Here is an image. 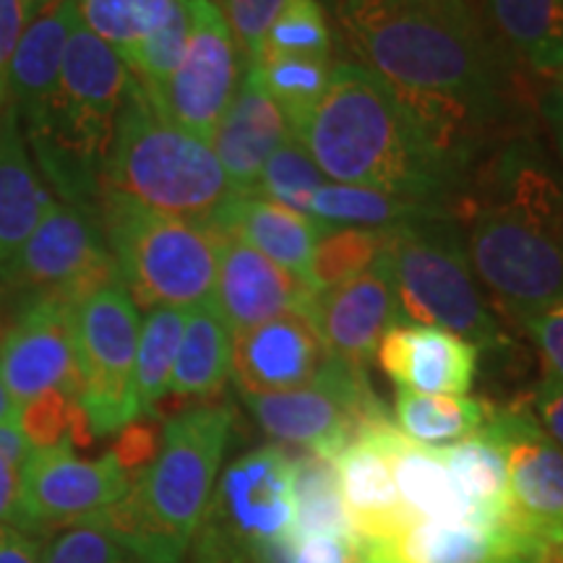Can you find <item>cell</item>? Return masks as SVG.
I'll return each instance as SVG.
<instances>
[{
  "instance_id": "6da1fadb",
  "label": "cell",
  "mask_w": 563,
  "mask_h": 563,
  "mask_svg": "<svg viewBox=\"0 0 563 563\" xmlns=\"http://www.w3.org/2000/svg\"><path fill=\"white\" fill-rule=\"evenodd\" d=\"M352 63L391 84L422 121L477 150L509 110L506 63L473 0H323Z\"/></svg>"
},
{
  "instance_id": "7a4b0ae2",
  "label": "cell",
  "mask_w": 563,
  "mask_h": 563,
  "mask_svg": "<svg viewBox=\"0 0 563 563\" xmlns=\"http://www.w3.org/2000/svg\"><path fill=\"white\" fill-rule=\"evenodd\" d=\"M292 136L327 180L446 209L464 199L475 159L422 121L391 84L352 60L334 63L327 91Z\"/></svg>"
},
{
  "instance_id": "3957f363",
  "label": "cell",
  "mask_w": 563,
  "mask_h": 563,
  "mask_svg": "<svg viewBox=\"0 0 563 563\" xmlns=\"http://www.w3.org/2000/svg\"><path fill=\"white\" fill-rule=\"evenodd\" d=\"M464 249L477 282L517 323L563 298V186L530 144L493 162Z\"/></svg>"
},
{
  "instance_id": "277c9868",
  "label": "cell",
  "mask_w": 563,
  "mask_h": 563,
  "mask_svg": "<svg viewBox=\"0 0 563 563\" xmlns=\"http://www.w3.org/2000/svg\"><path fill=\"white\" fill-rule=\"evenodd\" d=\"M235 412L199 405L167 420L152 462L129 490L91 517L97 527L146 563H183L220 477Z\"/></svg>"
},
{
  "instance_id": "5b68a950",
  "label": "cell",
  "mask_w": 563,
  "mask_h": 563,
  "mask_svg": "<svg viewBox=\"0 0 563 563\" xmlns=\"http://www.w3.org/2000/svg\"><path fill=\"white\" fill-rule=\"evenodd\" d=\"M102 178L104 191L209 228L238 196L207 141L167 121L136 79L115 118Z\"/></svg>"
},
{
  "instance_id": "8992f818",
  "label": "cell",
  "mask_w": 563,
  "mask_h": 563,
  "mask_svg": "<svg viewBox=\"0 0 563 563\" xmlns=\"http://www.w3.org/2000/svg\"><path fill=\"white\" fill-rule=\"evenodd\" d=\"M133 76L121 55L76 24L63 55L60 81L51 108L26 121L40 162L55 186L81 196L104 173L112 131Z\"/></svg>"
},
{
  "instance_id": "52a82bcc",
  "label": "cell",
  "mask_w": 563,
  "mask_h": 563,
  "mask_svg": "<svg viewBox=\"0 0 563 563\" xmlns=\"http://www.w3.org/2000/svg\"><path fill=\"white\" fill-rule=\"evenodd\" d=\"M100 228L136 308L191 311L214 298L222 243L214 228L162 214L112 191L102 196Z\"/></svg>"
},
{
  "instance_id": "ba28073f",
  "label": "cell",
  "mask_w": 563,
  "mask_h": 563,
  "mask_svg": "<svg viewBox=\"0 0 563 563\" xmlns=\"http://www.w3.org/2000/svg\"><path fill=\"white\" fill-rule=\"evenodd\" d=\"M389 264L405 321L446 329L477 350H501L506 334L470 264L454 217L389 230Z\"/></svg>"
},
{
  "instance_id": "9c48e42d",
  "label": "cell",
  "mask_w": 563,
  "mask_h": 563,
  "mask_svg": "<svg viewBox=\"0 0 563 563\" xmlns=\"http://www.w3.org/2000/svg\"><path fill=\"white\" fill-rule=\"evenodd\" d=\"M292 454L279 443L238 456L217 477L186 559L191 563H277L292 534Z\"/></svg>"
},
{
  "instance_id": "30bf717a",
  "label": "cell",
  "mask_w": 563,
  "mask_h": 563,
  "mask_svg": "<svg viewBox=\"0 0 563 563\" xmlns=\"http://www.w3.org/2000/svg\"><path fill=\"white\" fill-rule=\"evenodd\" d=\"M241 399L258 428L279 446H298L323 460H334L365 426L386 418L365 368L334 355L298 389L241 394Z\"/></svg>"
},
{
  "instance_id": "8fae6325",
  "label": "cell",
  "mask_w": 563,
  "mask_h": 563,
  "mask_svg": "<svg viewBox=\"0 0 563 563\" xmlns=\"http://www.w3.org/2000/svg\"><path fill=\"white\" fill-rule=\"evenodd\" d=\"M139 308L121 282L74 302L79 407L91 435H115L141 418L136 402Z\"/></svg>"
},
{
  "instance_id": "7c38bea8",
  "label": "cell",
  "mask_w": 563,
  "mask_h": 563,
  "mask_svg": "<svg viewBox=\"0 0 563 563\" xmlns=\"http://www.w3.org/2000/svg\"><path fill=\"white\" fill-rule=\"evenodd\" d=\"M186 9L188 40L178 68L157 91H144L167 121L209 144L243 79L245 58L220 5L186 0Z\"/></svg>"
},
{
  "instance_id": "4fadbf2b",
  "label": "cell",
  "mask_w": 563,
  "mask_h": 563,
  "mask_svg": "<svg viewBox=\"0 0 563 563\" xmlns=\"http://www.w3.org/2000/svg\"><path fill=\"white\" fill-rule=\"evenodd\" d=\"M131 475L108 452L84 460L74 443L34 449L21 467V496L16 530L37 540L53 538L68 527L87 525L129 490Z\"/></svg>"
},
{
  "instance_id": "5bb4252c",
  "label": "cell",
  "mask_w": 563,
  "mask_h": 563,
  "mask_svg": "<svg viewBox=\"0 0 563 563\" xmlns=\"http://www.w3.org/2000/svg\"><path fill=\"white\" fill-rule=\"evenodd\" d=\"M5 285L30 287L34 295H53L79 302L95 290L121 282L102 228L74 203L55 201L16 256L0 269Z\"/></svg>"
},
{
  "instance_id": "9a60e30c",
  "label": "cell",
  "mask_w": 563,
  "mask_h": 563,
  "mask_svg": "<svg viewBox=\"0 0 563 563\" xmlns=\"http://www.w3.org/2000/svg\"><path fill=\"white\" fill-rule=\"evenodd\" d=\"M483 431L501 449L514 527L534 545L563 534V449L543 431L527 399L493 405Z\"/></svg>"
},
{
  "instance_id": "2e32d148",
  "label": "cell",
  "mask_w": 563,
  "mask_h": 563,
  "mask_svg": "<svg viewBox=\"0 0 563 563\" xmlns=\"http://www.w3.org/2000/svg\"><path fill=\"white\" fill-rule=\"evenodd\" d=\"M0 378L19 407L45 391H63L79 402L74 302L34 295L0 340Z\"/></svg>"
},
{
  "instance_id": "e0dca14e",
  "label": "cell",
  "mask_w": 563,
  "mask_h": 563,
  "mask_svg": "<svg viewBox=\"0 0 563 563\" xmlns=\"http://www.w3.org/2000/svg\"><path fill=\"white\" fill-rule=\"evenodd\" d=\"M302 316L334 357L368 368L386 332L405 321L389 253L355 277L313 292Z\"/></svg>"
},
{
  "instance_id": "ac0fdd59",
  "label": "cell",
  "mask_w": 563,
  "mask_h": 563,
  "mask_svg": "<svg viewBox=\"0 0 563 563\" xmlns=\"http://www.w3.org/2000/svg\"><path fill=\"white\" fill-rule=\"evenodd\" d=\"M313 292L298 274L282 269L238 238L222 235L211 306L228 323L232 336L277 316H302Z\"/></svg>"
},
{
  "instance_id": "d6986e66",
  "label": "cell",
  "mask_w": 563,
  "mask_h": 563,
  "mask_svg": "<svg viewBox=\"0 0 563 563\" xmlns=\"http://www.w3.org/2000/svg\"><path fill=\"white\" fill-rule=\"evenodd\" d=\"M332 352L306 316L287 313L232 336V382L241 394L298 389L323 368Z\"/></svg>"
},
{
  "instance_id": "ffe728a7",
  "label": "cell",
  "mask_w": 563,
  "mask_h": 563,
  "mask_svg": "<svg viewBox=\"0 0 563 563\" xmlns=\"http://www.w3.org/2000/svg\"><path fill=\"white\" fill-rule=\"evenodd\" d=\"M538 545L509 525L477 519H420L386 543H365L361 555L384 563H532Z\"/></svg>"
},
{
  "instance_id": "44dd1931",
  "label": "cell",
  "mask_w": 563,
  "mask_h": 563,
  "mask_svg": "<svg viewBox=\"0 0 563 563\" xmlns=\"http://www.w3.org/2000/svg\"><path fill=\"white\" fill-rule=\"evenodd\" d=\"M481 350L446 329L402 321L378 344L376 363L397 389L415 394H467Z\"/></svg>"
},
{
  "instance_id": "7402d4cb",
  "label": "cell",
  "mask_w": 563,
  "mask_h": 563,
  "mask_svg": "<svg viewBox=\"0 0 563 563\" xmlns=\"http://www.w3.org/2000/svg\"><path fill=\"white\" fill-rule=\"evenodd\" d=\"M290 136V123L266 91L258 70L245 63L235 97L209 141L232 188L238 194L256 191L266 159Z\"/></svg>"
},
{
  "instance_id": "603a6c76",
  "label": "cell",
  "mask_w": 563,
  "mask_h": 563,
  "mask_svg": "<svg viewBox=\"0 0 563 563\" xmlns=\"http://www.w3.org/2000/svg\"><path fill=\"white\" fill-rule=\"evenodd\" d=\"M332 462L340 477L344 509L350 514L352 530L361 545L386 543L420 522L405 509L394 483L389 456L371 433L361 431Z\"/></svg>"
},
{
  "instance_id": "cb8c5ba5",
  "label": "cell",
  "mask_w": 563,
  "mask_h": 563,
  "mask_svg": "<svg viewBox=\"0 0 563 563\" xmlns=\"http://www.w3.org/2000/svg\"><path fill=\"white\" fill-rule=\"evenodd\" d=\"M211 228L220 235L238 238L241 243L251 245L282 269L298 274L308 285H311L308 269H311L316 245L332 230L313 217L298 214L256 194H238L211 222Z\"/></svg>"
},
{
  "instance_id": "d4e9b609",
  "label": "cell",
  "mask_w": 563,
  "mask_h": 563,
  "mask_svg": "<svg viewBox=\"0 0 563 563\" xmlns=\"http://www.w3.org/2000/svg\"><path fill=\"white\" fill-rule=\"evenodd\" d=\"M389 456L394 483L405 509L418 519H475L473 504L460 490L439 449L418 443L386 415L363 428Z\"/></svg>"
},
{
  "instance_id": "484cf974",
  "label": "cell",
  "mask_w": 563,
  "mask_h": 563,
  "mask_svg": "<svg viewBox=\"0 0 563 563\" xmlns=\"http://www.w3.org/2000/svg\"><path fill=\"white\" fill-rule=\"evenodd\" d=\"M79 24L76 0H55L30 21L9 68V102L26 121L51 108L60 81L63 55Z\"/></svg>"
},
{
  "instance_id": "4316f807",
  "label": "cell",
  "mask_w": 563,
  "mask_h": 563,
  "mask_svg": "<svg viewBox=\"0 0 563 563\" xmlns=\"http://www.w3.org/2000/svg\"><path fill=\"white\" fill-rule=\"evenodd\" d=\"M21 115L9 102L0 110V269L16 256L55 203L21 136Z\"/></svg>"
},
{
  "instance_id": "83f0119b",
  "label": "cell",
  "mask_w": 563,
  "mask_h": 563,
  "mask_svg": "<svg viewBox=\"0 0 563 563\" xmlns=\"http://www.w3.org/2000/svg\"><path fill=\"white\" fill-rule=\"evenodd\" d=\"M232 376V334L211 302L188 311L186 329L173 365L170 394L186 399H209L224 389Z\"/></svg>"
},
{
  "instance_id": "f1b7e54d",
  "label": "cell",
  "mask_w": 563,
  "mask_h": 563,
  "mask_svg": "<svg viewBox=\"0 0 563 563\" xmlns=\"http://www.w3.org/2000/svg\"><path fill=\"white\" fill-rule=\"evenodd\" d=\"M488 26L543 76L563 70V0H485Z\"/></svg>"
},
{
  "instance_id": "f546056e",
  "label": "cell",
  "mask_w": 563,
  "mask_h": 563,
  "mask_svg": "<svg viewBox=\"0 0 563 563\" xmlns=\"http://www.w3.org/2000/svg\"><path fill=\"white\" fill-rule=\"evenodd\" d=\"M311 217L327 228H363V230H391L402 224L452 217V209L402 199L376 188L344 186V183H323L311 199Z\"/></svg>"
},
{
  "instance_id": "4dcf8cb0",
  "label": "cell",
  "mask_w": 563,
  "mask_h": 563,
  "mask_svg": "<svg viewBox=\"0 0 563 563\" xmlns=\"http://www.w3.org/2000/svg\"><path fill=\"white\" fill-rule=\"evenodd\" d=\"M435 449L446 462L449 473L454 475L460 490L473 504L477 522L509 525V473H506V460L498 443L481 428L467 439Z\"/></svg>"
},
{
  "instance_id": "1f68e13d",
  "label": "cell",
  "mask_w": 563,
  "mask_h": 563,
  "mask_svg": "<svg viewBox=\"0 0 563 563\" xmlns=\"http://www.w3.org/2000/svg\"><path fill=\"white\" fill-rule=\"evenodd\" d=\"M493 405L470 394H415L397 389L394 426L426 446H449L481 431Z\"/></svg>"
},
{
  "instance_id": "d6a6232c",
  "label": "cell",
  "mask_w": 563,
  "mask_h": 563,
  "mask_svg": "<svg viewBox=\"0 0 563 563\" xmlns=\"http://www.w3.org/2000/svg\"><path fill=\"white\" fill-rule=\"evenodd\" d=\"M292 534H334L357 540L332 460L308 452L292 456Z\"/></svg>"
},
{
  "instance_id": "836d02e7",
  "label": "cell",
  "mask_w": 563,
  "mask_h": 563,
  "mask_svg": "<svg viewBox=\"0 0 563 563\" xmlns=\"http://www.w3.org/2000/svg\"><path fill=\"white\" fill-rule=\"evenodd\" d=\"M186 319V308H152L141 321L136 347V402L141 415H152L170 394L173 365Z\"/></svg>"
},
{
  "instance_id": "e575fe53",
  "label": "cell",
  "mask_w": 563,
  "mask_h": 563,
  "mask_svg": "<svg viewBox=\"0 0 563 563\" xmlns=\"http://www.w3.org/2000/svg\"><path fill=\"white\" fill-rule=\"evenodd\" d=\"M249 66L258 70L266 91L295 133L327 91L334 60L306 58V55H262Z\"/></svg>"
},
{
  "instance_id": "d590c367",
  "label": "cell",
  "mask_w": 563,
  "mask_h": 563,
  "mask_svg": "<svg viewBox=\"0 0 563 563\" xmlns=\"http://www.w3.org/2000/svg\"><path fill=\"white\" fill-rule=\"evenodd\" d=\"M180 0H76L79 21L125 60L178 11Z\"/></svg>"
},
{
  "instance_id": "8d00e7d4",
  "label": "cell",
  "mask_w": 563,
  "mask_h": 563,
  "mask_svg": "<svg viewBox=\"0 0 563 563\" xmlns=\"http://www.w3.org/2000/svg\"><path fill=\"white\" fill-rule=\"evenodd\" d=\"M389 243V230L336 228L329 230L316 245L308 279L316 292L355 277L376 264Z\"/></svg>"
},
{
  "instance_id": "74e56055",
  "label": "cell",
  "mask_w": 563,
  "mask_h": 563,
  "mask_svg": "<svg viewBox=\"0 0 563 563\" xmlns=\"http://www.w3.org/2000/svg\"><path fill=\"white\" fill-rule=\"evenodd\" d=\"M323 183H327V175L321 173V167L316 165L306 146L290 136L266 159L253 194L298 211V214L311 217V199Z\"/></svg>"
},
{
  "instance_id": "f35d334b",
  "label": "cell",
  "mask_w": 563,
  "mask_h": 563,
  "mask_svg": "<svg viewBox=\"0 0 563 563\" xmlns=\"http://www.w3.org/2000/svg\"><path fill=\"white\" fill-rule=\"evenodd\" d=\"M332 21L321 0H285L262 45V55H306L332 60ZM256 58V60H258Z\"/></svg>"
},
{
  "instance_id": "ab89813d",
  "label": "cell",
  "mask_w": 563,
  "mask_h": 563,
  "mask_svg": "<svg viewBox=\"0 0 563 563\" xmlns=\"http://www.w3.org/2000/svg\"><path fill=\"white\" fill-rule=\"evenodd\" d=\"M16 426L30 449H53L60 443H89L91 431L79 402L63 391H45L19 407Z\"/></svg>"
},
{
  "instance_id": "60d3db41",
  "label": "cell",
  "mask_w": 563,
  "mask_h": 563,
  "mask_svg": "<svg viewBox=\"0 0 563 563\" xmlns=\"http://www.w3.org/2000/svg\"><path fill=\"white\" fill-rule=\"evenodd\" d=\"M188 40V9L186 0H180L178 11L173 13L157 32L150 34L123 63L129 66L131 76L146 91H157L162 84L173 76L186 51Z\"/></svg>"
},
{
  "instance_id": "b9f144b4",
  "label": "cell",
  "mask_w": 563,
  "mask_h": 563,
  "mask_svg": "<svg viewBox=\"0 0 563 563\" xmlns=\"http://www.w3.org/2000/svg\"><path fill=\"white\" fill-rule=\"evenodd\" d=\"M45 563H146L91 525L68 527L45 540Z\"/></svg>"
},
{
  "instance_id": "7bdbcfd3",
  "label": "cell",
  "mask_w": 563,
  "mask_h": 563,
  "mask_svg": "<svg viewBox=\"0 0 563 563\" xmlns=\"http://www.w3.org/2000/svg\"><path fill=\"white\" fill-rule=\"evenodd\" d=\"M282 5H285V0H222L220 3L245 63L258 58L266 32H269Z\"/></svg>"
},
{
  "instance_id": "ee69618b",
  "label": "cell",
  "mask_w": 563,
  "mask_h": 563,
  "mask_svg": "<svg viewBox=\"0 0 563 563\" xmlns=\"http://www.w3.org/2000/svg\"><path fill=\"white\" fill-rule=\"evenodd\" d=\"M277 563H363L361 543L334 534H292Z\"/></svg>"
},
{
  "instance_id": "f6af8a7d",
  "label": "cell",
  "mask_w": 563,
  "mask_h": 563,
  "mask_svg": "<svg viewBox=\"0 0 563 563\" xmlns=\"http://www.w3.org/2000/svg\"><path fill=\"white\" fill-rule=\"evenodd\" d=\"M519 327H525V332L530 334L534 347H538L545 363V373L563 382V298L543 308V311L532 313Z\"/></svg>"
},
{
  "instance_id": "bcb514c9",
  "label": "cell",
  "mask_w": 563,
  "mask_h": 563,
  "mask_svg": "<svg viewBox=\"0 0 563 563\" xmlns=\"http://www.w3.org/2000/svg\"><path fill=\"white\" fill-rule=\"evenodd\" d=\"M30 21L26 0H0V110L9 104V68Z\"/></svg>"
},
{
  "instance_id": "7dc6e473",
  "label": "cell",
  "mask_w": 563,
  "mask_h": 563,
  "mask_svg": "<svg viewBox=\"0 0 563 563\" xmlns=\"http://www.w3.org/2000/svg\"><path fill=\"white\" fill-rule=\"evenodd\" d=\"M543 431L563 449V382L545 373L527 399Z\"/></svg>"
},
{
  "instance_id": "c3c4849f",
  "label": "cell",
  "mask_w": 563,
  "mask_h": 563,
  "mask_svg": "<svg viewBox=\"0 0 563 563\" xmlns=\"http://www.w3.org/2000/svg\"><path fill=\"white\" fill-rule=\"evenodd\" d=\"M0 563H45V540L0 525Z\"/></svg>"
},
{
  "instance_id": "681fc988",
  "label": "cell",
  "mask_w": 563,
  "mask_h": 563,
  "mask_svg": "<svg viewBox=\"0 0 563 563\" xmlns=\"http://www.w3.org/2000/svg\"><path fill=\"white\" fill-rule=\"evenodd\" d=\"M21 467L24 464L13 462L0 454V525H16L19 517V496H21Z\"/></svg>"
},
{
  "instance_id": "f907efd6",
  "label": "cell",
  "mask_w": 563,
  "mask_h": 563,
  "mask_svg": "<svg viewBox=\"0 0 563 563\" xmlns=\"http://www.w3.org/2000/svg\"><path fill=\"white\" fill-rule=\"evenodd\" d=\"M540 110H543L548 131H551L553 146H555V152H559V159L563 167V91L559 87L545 91L543 102H540Z\"/></svg>"
},
{
  "instance_id": "816d5d0a",
  "label": "cell",
  "mask_w": 563,
  "mask_h": 563,
  "mask_svg": "<svg viewBox=\"0 0 563 563\" xmlns=\"http://www.w3.org/2000/svg\"><path fill=\"white\" fill-rule=\"evenodd\" d=\"M0 454L21 464L30 460L32 449L24 435H21L16 422H0Z\"/></svg>"
},
{
  "instance_id": "f5cc1de1",
  "label": "cell",
  "mask_w": 563,
  "mask_h": 563,
  "mask_svg": "<svg viewBox=\"0 0 563 563\" xmlns=\"http://www.w3.org/2000/svg\"><path fill=\"white\" fill-rule=\"evenodd\" d=\"M532 563H563V534L540 545Z\"/></svg>"
},
{
  "instance_id": "db71d44e",
  "label": "cell",
  "mask_w": 563,
  "mask_h": 563,
  "mask_svg": "<svg viewBox=\"0 0 563 563\" xmlns=\"http://www.w3.org/2000/svg\"><path fill=\"white\" fill-rule=\"evenodd\" d=\"M19 418V405L13 402L11 391L5 389L3 378H0V422H16Z\"/></svg>"
},
{
  "instance_id": "11a10c76",
  "label": "cell",
  "mask_w": 563,
  "mask_h": 563,
  "mask_svg": "<svg viewBox=\"0 0 563 563\" xmlns=\"http://www.w3.org/2000/svg\"><path fill=\"white\" fill-rule=\"evenodd\" d=\"M53 3H55V0H26V9H30L32 19H34L40 11H45L47 5H53Z\"/></svg>"
},
{
  "instance_id": "9f6ffc18",
  "label": "cell",
  "mask_w": 563,
  "mask_h": 563,
  "mask_svg": "<svg viewBox=\"0 0 563 563\" xmlns=\"http://www.w3.org/2000/svg\"><path fill=\"white\" fill-rule=\"evenodd\" d=\"M555 87H559V89L563 91V70H561V74H559V76H555Z\"/></svg>"
},
{
  "instance_id": "6f0895ef",
  "label": "cell",
  "mask_w": 563,
  "mask_h": 563,
  "mask_svg": "<svg viewBox=\"0 0 563 563\" xmlns=\"http://www.w3.org/2000/svg\"><path fill=\"white\" fill-rule=\"evenodd\" d=\"M363 563H384V561H368V559H363Z\"/></svg>"
},
{
  "instance_id": "680465c9",
  "label": "cell",
  "mask_w": 563,
  "mask_h": 563,
  "mask_svg": "<svg viewBox=\"0 0 563 563\" xmlns=\"http://www.w3.org/2000/svg\"><path fill=\"white\" fill-rule=\"evenodd\" d=\"M209 3H217V5H220V3H222V0H209Z\"/></svg>"
},
{
  "instance_id": "91938a15",
  "label": "cell",
  "mask_w": 563,
  "mask_h": 563,
  "mask_svg": "<svg viewBox=\"0 0 563 563\" xmlns=\"http://www.w3.org/2000/svg\"><path fill=\"white\" fill-rule=\"evenodd\" d=\"M321 3H323V0H321Z\"/></svg>"
}]
</instances>
